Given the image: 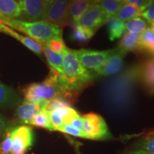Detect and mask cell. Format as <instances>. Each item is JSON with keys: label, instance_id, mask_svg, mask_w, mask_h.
Wrapping results in <instances>:
<instances>
[{"label": "cell", "instance_id": "4316f807", "mask_svg": "<svg viewBox=\"0 0 154 154\" xmlns=\"http://www.w3.org/2000/svg\"><path fill=\"white\" fill-rule=\"evenodd\" d=\"M15 127L11 124L0 141V154H10L12 148V131Z\"/></svg>", "mask_w": 154, "mask_h": 154}, {"label": "cell", "instance_id": "e575fe53", "mask_svg": "<svg viewBox=\"0 0 154 154\" xmlns=\"http://www.w3.org/2000/svg\"><path fill=\"white\" fill-rule=\"evenodd\" d=\"M11 124L7 120V117L0 113V141L2 139L6 131Z\"/></svg>", "mask_w": 154, "mask_h": 154}, {"label": "cell", "instance_id": "2e32d148", "mask_svg": "<svg viewBox=\"0 0 154 154\" xmlns=\"http://www.w3.org/2000/svg\"><path fill=\"white\" fill-rule=\"evenodd\" d=\"M20 14L19 4L16 0H0V22L16 19Z\"/></svg>", "mask_w": 154, "mask_h": 154}, {"label": "cell", "instance_id": "277c9868", "mask_svg": "<svg viewBox=\"0 0 154 154\" xmlns=\"http://www.w3.org/2000/svg\"><path fill=\"white\" fill-rule=\"evenodd\" d=\"M42 44L53 39H63L62 28L46 22H23L18 19L2 22Z\"/></svg>", "mask_w": 154, "mask_h": 154}, {"label": "cell", "instance_id": "30bf717a", "mask_svg": "<svg viewBox=\"0 0 154 154\" xmlns=\"http://www.w3.org/2000/svg\"><path fill=\"white\" fill-rule=\"evenodd\" d=\"M109 19L100 6L96 5L90 7L81 17L79 24L95 32L108 22Z\"/></svg>", "mask_w": 154, "mask_h": 154}, {"label": "cell", "instance_id": "5bb4252c", "mask_svg": "<svg viewBox=\"0 0 154 154\" xmlns=\"http://www.w3.org/2000/svg\"><path fill=\"white\" fill-rule=\"evenodd\" d=\"M98 0H69V25L79 24L81 17L92 6L97 5Z\"/></svg>", "mask_w": 154, "mask_h": 154}, {"label": "cell", "instance_id": "1f68e13d", "mask_svg": "<svg viewBox=\"0 0 154 154\" xmlns=\"http://www.w3.org/2000/svg\"><path fill=\"white\" fill-rule=\"evenodd\" d=\"M49 113V117L51 124L52 125L55 131H57L58 128L63 125V121L62 117L58 113L57 111H48Z\"/></svg>", "mask_w": 154, "mask_h": 154}, {"label": "cell", "instance_id": "d6986e66", "mask_svg": "<svg viewBox=\"0 0 154 154\" xmlns=\"http://www.w3.org/2000/svg\"><path fill=\"white\" fill-rule=\"evenodd\" d=\"M42 51L49 63L50 69L59 74H63V53H56L44 44H41Z\"/></svg>", "mask_w": 154, "mask_h": 154}, {"label": "cell", "instance_id": "f546056e", "mask_svg": "<svg viewBox=\"0 0 154 154\" xmlns=\"http://www.w3.org/2000/svg\"><path fill=\"white\" fill-rule=\"evenodd\" d=\"M58 131H60L63 134H66L70 136H76V137H80V138H88L87 136L84 134V132L83 131L79 130L77 128H74L72 126L69 124H63L61 126L60 128H58Z\"/></svg>", "mask_w": 154, "mask_h": 154}, {"label": "cell", "instance_id": "ac0fdd59", "mask_svg": "<svg viewBox=\"0 0 154 154\" xmlns=\"http://www.w3.org/2000/svg\"><path fill=\"white\" fill-rule=\"evenodd\" d=\"M119 47L123 51L128 52L141 51L140 48V34L125 32L119 42Z\"/></svg>", "mask_w": 154, "mask_h": 154}, {"label": "cell", "instance_id": "603a6c76", "mask_svg": "<svg viewBox=\"0 0 154 154\" xmlns=\"http://www.w3.org/2000/svg\"><path fill=\"white\" fill-rule=\"evenodd\" d=\"M126 32L134 34H141L146 29L149 28L150 24L142 17L133 18L125 22Z\"/></svg>", "mask_w": 154, "mask_h": 154}, {"label": "cell", "instance_id": "836d02e7", "mask_svg": "<svg viewBox=\"0 0 154 154\" xmlns=\"http://www.w3.org/2000/svg\"><path fill=\"white\" fill-rule=\"evenodd\" d=\"M140 16L145 19L150 24L154 22V0H152V2L149 7L146 10L142 11Z\"/></svg>", "mask_w": 154, "mask_h": 154}, {"label": "cell", "instance_id": "52a82bcc", "mask_svg": "<svg viewBox=\"0 0 154 154\" xmlns=\"http://www.w3.org/2000/svg\"><path fill=\"white\" fill-rule=\"evenodd\" d=\"M83 128L88 139L101 140L111 137L106 123L101 116L89 113L83 116Z\"/></svg>", "mask_w": 154, "mask_h": 154}, {"label": "cell", "instance_id": "74e56055", "mask_svg": "<svg viewBox=\"0 0 154 154\" xmlns=\"http://www.w3.org/2000/svg\"><path fill=\"white\" fill-rule=\"evenodd\" d=\"M152 26H153V27H152V29H153L154 30V22L153 23V24H152Z\"/></svg>", "mask_w": 154, "mask_h": 154}, {"label": "cell", "instance_id": "9c48e42d", "mask_svg": "<svg viewBox=\"0 0 154 154\" xmlns=\"http://www.w3.org/2000/svg\"><path fill=\"white\" fill-rule=\"evenodd\" d=\"M20 14L18 20L23 22L44 21V0H19Z\"/></svg>", "mask_w": 154, "mask_h": 154}, {"label": "cell", "instance_id": "6da1fadb", "mask_svg": "<svg viewBox=\"0 0 154 154\" xmlns=\"http://www.w3.org/2000/svg\"><path fill=\"white\" fill-rule=\"evenodd\" d=\"M141 71L142 64H133L103 82L102 101L110 112L122 113L131 106L136 88L141 79Z\"/></svg>", "mask_w": 154, "mask_h": 154}, {"label": "cell", "instance_id": "9a60e30c", "mask_svg": "<svg viewBox=\"0 0 154 154\" xmlns=\"http://www.w3.org/2000/svg\"><path fill=\"white\" fill-rule=\"evenodd\" d=\"M0 32L12 36L15 39H17V41L21 42L27 49L31 50L32 52L36 54L39 56V57H41L42 55L43 51H42L41 44H38V42H35L34 40L32 39L31 38L28 37V36L18 33L14 29L1 22H0Z\"/></svg>", "mask_w": 154, "mask_h": 154}, {"label": "cell", "instance_id": "83f0119b", "mask_svg": "<svg viewBox=\"0 0 154 154\" xmlns=\"http://www.w3.org/2000/svg\"><path fill=\"white\" fill-rule=\"evenodd\" d=\"M136 149L143 150L154 153V131L146 134L139 140Z\"/></svg>", "mask_w": 154, "mask_h": 154}, {"label": "cell", "instance_id": "7c38bea8", "mask_svg": "<svg viewBox=\"0 0 154 154\" xmlns=\"http://www.w3.org/2000/svg\"><path fill=\"white\" fill-rule=\"evenodd\" d=\"M42 110L44 109L39 106L24 100L17 107L15 111V124L30 125L34 117Z\"/></svg>", "mask_w": 154, "mask_h": 154}, {"label": "cell", "instance_id": "5b68a950", "mask_svg": "<svg viewBox=\"0 0 154 154\" xmlns=\"http://www.w3.org/2000/svg\"><path fill=\"white\" fill-rule=\"evenodd\" d=\"M44 21L63 27L69 25V0H44Z\"/></svg>", "mask_w": 154, "mask_h": 154}, {"label": "cell", "instance_id": "ba28073f", "mask_svg": "<svg viewBox=\"0 0 154 154\" xmlns=\"http://www.w3.org/2000/svg\"><path fill=\"white\" fill-rule=\"evenodd\" d=\"M34 139V131L30 126H15L12 131V148L10 154H26L33 146Z\"/></svg>", "mask_w": 154, "mask_h": 154}, {"label": "cell", "instance_id": "8d00e7d4", "mask_svg": "<svg viewBox=\"0 0 154 154\" xmlns=\"http://www.w3.org/2000/svg\"><path fill=\"white\" fill-rule=\"evenodd\" d=\"M128 154H154V153H151V152L143 151V150L136 149V150H134V151H131L130 153H128Z\"/></svg>", "mask_w": 154, "mask_h": 154}, {"label": "cell", "instance_id": "4dcf8cb0", "mask_svg": "<svg viewBox=\"0 0 154 154\" xmlns=\"http://www.w3.org/2000/svg\"><path fill=\"white\" fill-rule=\"evenodd\" d=\"M42 44L45 45L46 47L49 48L50 49L52 50L54 52L59 54H62L65 47H66L63 39H53Z\"/></svg>", "mask_w": 154, "mask_h": 154}, {"label": "cell", "instance_id": "8992f818", "mask_svg": "<svg viewBox=\"0 0 154 154\" xmlns=\"http://www.w3.org/2000/svg\"><path fill=\"white\" fill-rule=\"evenodd\" d=\"M115 49L96 51L82 49L79 50H72L75 57L86 69L95 73L103 66L109 57L114 52Z\"/></svg>", "mask_w": 154, "mask_h": 154}, {"label": "cell", "instance_id": "7a4b0ae2", "mask_svg": "<svg viewBox=\"0 0 154 154\" xmlns=\"http://www.w3.org/2000/svg\"><path fill=\"white\" fill-rule=\"evenodd\" d=\"M58 73L50 69V73L45 80L34 83L24 90V100L39 106L45 109L49 101L56 98H64L71 101L76 99V95L61 87L58 82Z\"/></svg>", "mask_w": 154, "mask_h": 154}, {"label": "cell", "instance_id": "ab89813d", "mask_svg": "<svg viewBox=\"0 0 154 154\" xmlns=\"http://www.w3.org/2000/svg\"><path fill=\"white\" fill-rule=\"evenodd\" d=\"M98 1H99H99H100V0H98Z\"/></svg>", "mask_w": 154, "mask_h": 154}, {"label": "cell", "instance_id": "484cf974", "mask_svg": "<svg viewBox=\"0 0 154 154\" xmlns=\"http://www.w3.org/2000/svg\"><path fill=\"white\" fill-rule=\"evenodd\" d=\"M30 125L32 126L38 127V128H45L50 131H54L55 129L52 125L51 124L49 117V113L45 109L40 111L37 115L33 119Z\"/></svg>", "mask_w": 154, "mask_h": 154}, {"label": "cell", "instance_id": "4fadbf2b", "mask_svg": "<svg viewBox=\"0 0 154 154\" xmlns=\"http://www.w3.org/2000/svg\"><path fill=\"white\" fill-rule=\"evenodd\" d=\"M22 103V97L16 89L0 82V110H9Z\"/></svg>", "mask_w": 154, "mask_h": 154}, {"label": "cell", "instance_id": "cb8c5ba5", "mask_svg": "<svg viewBox=\"0 0 154 154\" xmlns=\"http://www.w3.org/2000/svg\"><path fill=\"white\" fill-rule=\"evenodd\" d=\"M140 14H141V11L136 7L124 3V5L121 6V8L119 9L115 17L120 19L122 22H126L127 21L135 18V17H140Z\"/></svg>", "mask_w": 154, "mask_h": 154}, {"label": "cell", "instance_id": "7402d4cb", "mask_svg": "<svg viewBox=\"0 0 154 154\" xmlns=\"http://www.w3.org/2000/svg\"><path fill=\"white\" fill-rule=\"evenodd\" d=\"M140 48L141 51H147L154 57V30L146 29L140 34Z\"/></svg>", "mask_w": 154, "mask_h": 154}, {"label": "cell", "instance_id": "3957f363", "mask_svg": "<svg viewBox=\"0 0 154 154\" xmlns=\"http://www.w3.org/2000/svg\"><path fill=\"white\" fill-rule=\"evenodd\" d=\"M63 69L65 88L76 96L98 77L95 73L83 66L72 50L66 47L63 52Z\"/></svg>", "mask_w": 154, "mask_h": 154}, {"label": "cell", "instance_id": "d590c367", "mask_svg": "<svg viewBox=\"0 0 154 154\" xmlns=\"http://www.w3.org/2000/svg\"><path fill=\"white\" fill-rule=\"evenodd\" d=\"M69 125H70V126L74 127V128H77V129L82 131V128H83V119H82V116H79L78 117H76V118H75L74 120L71 121L70 124H69Z\"/></svg>", "mask_w": 154, "mask_h": 154}, {"label": "cell", "instance_id": "f1b7e54d", "mask_svg": "<svg viewBox=\"0 0 154 154\" xmlns=\"http://www.w3.org/2000/svg\"><path fill=\"white\" fill-rule=\"evenodd\" d=\"M72 103V101L66 99H64V98H56V99L49 101V103H47V106L45 108V110L47 111H51L57 110V109H60V108L71 106Z\"/></svg>", "mask_w": 154, "mask_h": 154}, {"label": "cell", "instance_id": "d4e9b609", "mask_svg": "<svg viewBox=\"0 0 154 154\" xmlns=\"http://www.w3.org/2000/svg\"><path fill=\"white\" fill-rule=\"evenodd\" d=\"M124 2L117 0H100L97 5L103 9L109 20L116 15L119 9Z\"/></svg>", "mask_w": 154, "mask_h": 154}, {"label": "cell", "instance_id": "f35d334b", "mask_svg": "<svg viewBox=\"0 0 154 154\" xmlns=\"http://www.w3.org/2000/svg\"><path fill=\"white\" fill-rule=\"evenodd\" d=\"M117 1H119V2H124V0H117Z\"/></svg>", "mask_w": 154, "mask_h": 154}, {"label": "cell", "instance_id": "e0dca14e", "mask_svg": "<svg viewBox=\"0 0 154 154\" xmlns=\"http://www.w3.org/2000/svg\"><path fill=\"white\" fill-rule=\"evenodd\" d=\"M140 82L150 94H154V58L142 64Z\"/></svg>", "mask_w": 154, "mask_h": 154}, {"label": "cell", "instance_id": "ffe728a7", "mask_svg": "<svg viewBox=\"0 0 154 154\" xmlns=\"http://www.w3.org/2000/svg\"><path fill=\"white\" fill-rule=\"evenodd\" d=\"M72 30L70 38L73 42L79 44H87L94 35V32L88 29L79 24H76L72 26Z\"/></svg>", "mask_w": 154, "mask_h": 154}, {"label": "cell", "instance_id": "8fae6325", "mask_svg": "<svg viewBox=\"0 0 154 154\" xmlns=\"http://www.w3.org/2000/svg\"><path fill=\"white\" fill-rule=\"evenodd\" d=\"M127 53L119 47L116 48L115 51L106 61L103 65L95 74L99 76H113L122 70L124 63V59Z\"/></svg>", "mask_w": 154, "mask_h": 154}, {"label": "cell", "instance_id": "d6a6232c", "mask_svg": "<svg viewBox=\"0 0 154 154\" xmlns=\"http://www.w3.org/2000/svg\"><path fill=\"white\" fill-rule=\"evenodd\" d=\"M124 2L135 6L142 12L149 7L152 2V0H124Z\"/></svg>", "mask_w": 154, "mask_h": 154}, {"label": "cell", "instance_id": "44dd1931", "mask_svg": "<svg viewBox=\"0 0 154 154\" xmlns=\"http://www.w3.org/2000/svg\"><path fill=\"white\" fill-rule=\"evenodd\" d=\"M107 31L111 41L118 39L121 37L126 31L125 22L117 19L116 17H113L108 21Z\"/></svg>", "mask_w": 154, "mask_h": 154}]
</instances>
